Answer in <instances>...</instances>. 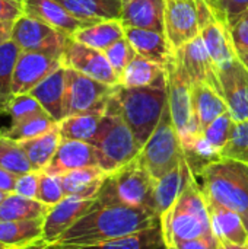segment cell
Returning a JSON list of instances; mask_svg holds the SVG:
<instances>
[{
  "mask_svg": "<svg viewBox=\"0 0 248 249\" xmlns=\"http://www.w3.org/2000/svg\"><path fill=\"white\" fill-rule=\"evenodd\" d=\"M159 226L152 210L121 204H96L70 226L50 249H70L124 238Z\"/></svg>",
  "mask_w": 248,
  "mask_h": 249,
  "instance_id": "6da1fadb",
  "label": "cell"
},
{
  "mask_svg": "<svg viewBox=\"0 0 248 249\" xmlns=\"http://www.w3.org/2000/svg\"><path fill=\"white\" fill-rule=\"evenodd\" d=\"M167 102V80L143 88H124L117 85L107 109L115 111L124 118L142 149L159 124Z\"/></svg>",
  "mask_w": 248,
  "mask_h": 249,
  "instance_id": "7a4b0ae2",
  "label": "cell"
},
{
  "mask_svg": "<svg viewBox=\"0 0 248 249\" xmlns=\"http://www.w3.org/2000/svg\"><path fill=\"white\" fill-rule=\"evenodd\" d=\"M159 225L164 245L213 233L208 204L193 171L174 204L159 216Z\"/></svg>",
  "mask_w": 248,
  "mask_h": 249,
  "instance_id": "3957f363",
  "label": "cell"
},
{
  "mask_svg": "<svg viewBox=\"0 0 248 249\" xmlns=\"http://www.w3.org/2000/svg\"><path fill=\"white\" fill-rule=\"evenodd\" d=\"M205 200L238 213L248 229V169L234 160H216L194 174Z\"/></svg>",
  "mask_w": 248,
  "mask_h": 249,
  "instance_id": "277c9868",
  "label": "cell"
},
{
  "mask_svg": "<svg viewBox=\"0 0 248 249\" xmlns=\"http://www.w3.org/2000/svg\"><path fill=\"white\" fill-rule=\"evenodd\" d=\"M95 203L142 207L156 213L155 179L140 162L139 155L127 165L107 175Z\"/></svg>",
  "mask_w": 248,
  "mask_h": 249,
  "instance_id": "5b68a950",
  "label": "cell"
},
{
  "mask_svg": "<svg viewBox=\"0 0 248 249\" xmlns=\"http://www.w3.org/2000/svg\"><path fill=\"white\" fill-rule=\"evenodd\" d=\"M91 144L96 149L99 166L108 174L132 162L142 150L129 124L118 112L111 109L105 111Z\"/></svg>",
  "mask_w": 248,
  "mask_h": 249,
  "instance_id": "8992f818",
  "label": "cell"
},
{
  "mask_svg": "<svg viewBox=\"0 0 248 249\" xmlns=\"http://www.w3.org/2000/svg\"><path fill=\"white\" fill-rule=\"evenodd\" d=\"M167 70V88H168V105L172 123L180 134L184 150L189 149L200 136L194 112L191 88L193 82L186 71L177 53L165 66Z\"/></svg>",
  "mask_w": 248,
  "mask_h": 249,
  "instance_id": "52a82bcc",
  "label": "cell"
},
{
  "mask_svg": "<svg viewBox=\"0 0 248 249\" xmlns=\"http://www.w3.org/2000/svg\"><path fill=\"white\" fill-rule=\"evenodd\" d=\"M186 158L180 134L172 123L170 105L167 102L159 124L145 143L139 153V159L148 169L151 177L158 181L172 171Z\"/></svg>",
  "mask_w": 248,
  "mask_h": 249,
  "instance_id": "ba28073f",
  "label": "cell"
},
{
  "mask_svg": "<svg viewBox=\"0 0 248 249\" xmlns=\"http://www.w3.org/2000/svg\"><path fill=\"white\" fill-rule=\"evenodd\" d=\"M114 88L66 67L64 117L91 111H107Z\"/></svg>",
  "mask_w": 248,
  "mask_h": 249,
  "instance_id": "9c48e42d",
  "label": "cell"
},
{
  "mask_svg": "<svg viewBox=\"0 0 248 249\" xmlns=\"http://www.w3.org/2000/svg\"><path fill=\"white\" fill-rule=\"evenodd\" d=\"M70 38L26 13L13 23L12 31V41L22 51L63 53Z\"/></svg>",
  "mask_w": 248,
  "mask_h": 249,
  "instance_id": "30bf717a",
  "label": "cell"
},
{
  "mask_svg": "<svg viewBox=\"0 0 248 249\" xmlns=\"http://www.w3.org/2000/svg\"><path fill=\"white\" fill-rule=\"evenodd\" d=\"M60 67H63V53L22 51L13 71L12 96L29 93L37 85Z\"/></svg>",
  "mask_w": 248,
  "mask_h": 249,
  "instance_id": "8fae6325",
  "label": "cell"
},
{
  "mask_svg": "<svg viewBox=\"0 0 248 249\" xmlns=\"http://www.w3.org/2000/svg\"><path fill=\"white\" fill-rule=\"evenodd\" d=\"M164 34L174 51L200 36L196 0H165Z\"/></svg>",
  "mask_w": 248,
  "mask_h": 249,
  "instance_id": "7c38bea8",
  "label": "cell"
},
{
  "mask_svg": "<svg viewBox=\"0 0 248 249\" xmlns=\"http://www.w3.org/2000/svg\"><path fill=\"white\" fill-rule=\"evenodd\" d=\"M63 66L75 69L110 86H117L120 83V76L110 64L104 51L83 45L73 38H70V41L64 47Z\"/></svg>",
  "mask_w": 248,
  "mask_h": 249,
  "instance_id": "4fadbf2b",
  "label": "cell"
},
{
  "mask_svg": "<svg viewBox=\"0 0 248 249\" xmlns=\"http://www.w3.org/2000/svg\"><path fill=\"white\" fill-rule=\"evenodd\" d=\"M218 77L221 93L232 120L235 123L248 120V70L238 55L232 61L218 67Z\"/></svg>",
  "mask_w": 248,
  "mask_h": 249,
  "instance_id": "5bb4252c",
  "label": "cell"
},
{
  "mask_svg": "<svg viewBox=\"0 0 248 249\" xmlns=\"http://www.w3.org/2000/svg\"><path fill=\"white\" fill-rule=\"evenodd\" d=\"M96 198L64 197L58 204L53 206L44 219L42 238L47 245H53L70 226L85 216L94 206Z\"/></svg>",
  "mask_w": 248,
  "mask_h": 249,
  "instance_id": "9a60e30c",
  "label": "cell"
},
{
  "mask_svg": "<svg viewBox=\"0 0 248 249\" xmlns=\"http://www.w3.org/2000/svg\"><path fill=\"white\" fill-rule=\"evenodd\" d=\"M89 166H99L98 153L94 144L80 140H61L54 158L44 172L50 175H63Z\"/></svg>",
  "mask_w": 248,
  "mask_h": 249,
  "instance_id": "2e32d148",
  "label": "cell"
},
{
  "mask_svg": "<svg viewBox=\"0 0 248 249\" xmlns=\"http://www.w3.org/2000/svg\"><path fill=\"white\" fill-rule=\"evenodd\" d=\"M175 53L180 57L193 83H206L221 92L218 67L212 61L202 36L190 41Z\"/></svg>",
  "mask_w": 248,
  "mask_h": 249,
  "instance_id": "e0dca14e",
  "label": "cell"
},
{
  "mask_svg": "<svg viewBox=\"0 0 248 249\" xmlns=\"http://www.w3.org/2000/svg\"><path fill=\"white\" fill-rule=\"evenodd\" d=\"M164 12L165 0H123L120 20L123 26L164 34Z\"/></svg>",
  "mask_w": 248,
  "mask_h": 249,
  "instance_id": "ac0fdd59",
  "label": "cell"
},
{
  "mask_svg": "<svg viewBox=\"0 0 248 249\" xmlns=\"http://www.w3.org/2000/svg\"><path fill=\"white\" fill-rule=\"evenodd\" d=\"M124 36L134 48L136 54L165 67L174 57L175 51L171 48L165 34L151 29L124 26Z\"/></svg>",
  "mask_w": 248,
  "mask_h": 249,
  "instance_id": "d6986e66",
  "label": "cell"
},
{
  "mask_svg": "<svg viewBox=\"0 0 248 249\" xmlns=\"http://www.w3.org/2000/svg\"><path fill=\"white\" fill-rule=\"evenodd\" d=\"M23 3L26 15L37 18L38 20L66 34L67 36H73L79 29L89 26L70 15L56 0H23Z\"/></svg>",
  "mask_w": 248,
  "mask_h": 249,
  "instance_id": "ffe728a7",
  "label": "cell"
},
{
  "mask_svg": "<svg viewBox=\"0 0 248 249\" xmlns=\"http://www.w3.org/2000/svg\"><path fill=\"white\" fill-rule=\"evenodd\" d=\"M208 210L212 223V232L221 242L248 245V229L243 217L231 209L213 201H208Z\"/></svg>",
  "mask_w": 248,
  "mask_h": 249,
  "instance_id": "44dd1931",
  "label": "cell"
},
{
  "mask_svg": "<svg viewBox=\"0 0 248 249\" xmlns=\"http://www.w3.org/2000/svg\"><path fill=\"white\" fill-rule=\"evenodd\" d=\"M64 92H66V67H60L37 85L29 93L41 104L45 112L60 123L64 118Z\"/></svg>",
  "mask_w": 248,
  "mask_h": 249,
  "instance_id": "7402d4cb",
  "label": "cell"
},
{
  "mask_svg": "<svg viewBox=\"0 0 248 249\" xmlns=\"http://www.w3.org/2000/svg\"><path fill=\"white\" fill-rule=\"evenodd\" d=\"M191 99L193 112L200 134L210 123L229 111L222 93L206 83H193Z\"/></svg>",
  "mask_w": 248,
  "mask_h": 249,
  "instance_id": "603a6c76",
  "label": "cell"
},
{
  "mask_svg": "<svg viewBox=\"0 0 248 249\" xmlns=\"http://www.w3.org/2000/svg\"><path fill=\"white\" fill-rule=\"evenodd\" d=\"M70 15L94 25L104 20H120L123 0H56Z\"/></svg>",
  "mask_w": 248,
  "mask_h": 249,
  "instance_id": "cb8c5ba5",
  "label": "cell"
},
{
  "mask_svg": "<svg viewBox=\"0 0 248 249\" xmlns=\"http://www.w3.org/2000/svg\"><path fill=\"white\" fill-rule=\"evenodd\" d=\"M107 175L108 172H105L102 168L89 166L75 169L58 177L66 197L70 196L79 198H96Z\"/></svg>",
  "mask_w": 248,
  "mask_h": 249,
  "instance_id": "d4e9b609",
  "label": "cell"
},
{
  "mask_svg": "<svg viewBox=\"0 0 248 249\" xmlns=\"http://www.w3.org/2000/svg\"><path fill=\"white\" fill-rule=\"evenodd\" d=\"M200 36L216 67H221L237 58V50L229 26L221 19L216 18L212 23L205 26L200 31Z\"/></svg>",
  "mask_w": 248,
  "mask_h": 249,
  "instance_id": "484cf974",
  "label": "cell"
},
{
  "mask_svg": "<svg viewBox=\"0 0 248 249\" xmlns=\"http://www.w3.org/2000/svg\"><path fill=\"white\" fill-rule=\"evenodd\" d=\"M44 219L0 220V244L7 248H28L44 242Z\"/></svg>",
  "mask_w": 248,
  "mask_h": 249,
  "instance_id": "4316f807",
  "label": "cell"
},
{
  "mask_svg": "<svg viewBox=\"0 0 248 249\" xmlns=\"http://www.w3.org/2000/svg\"><path fill=\"white\" fill-rule=\"evenodd\" d=\"M191 171L193 169L184 158L178 166H175L172 171H170L162 178L155 181V206L156 213L159 216L174 204V201L183 191L184 184Z\"/></svg>",
  "mask_w": 248,
  "mask_h": 249,
  "instance_id": "83f0119b",
  "label": "cell"
},
{
  "mask_svg": "<svg viewBox=\"0 0 248 249\" xmlns=\"http://www.w3.org/2000/svg\"><path fill=\"white\" fill-rule=\"evenodd\" d=\"M61 143L58 124L50 131L28 140L19 142L34 171H44L54 158Z\"/></svg>",
  "mask_w": 248,
  "mask_h": 249,
  "instance_id": "f1b7e54d",
  "label": "cell"
},
{
  "mask_svg": "<svg viewBox=\"0 0 248 249\" xmlns=\"http://www.w3.org/2000/svg\"><path fill=\"white\" fill-rule=\"evenodd\" d=\"M164 80H167L165 67L136 54L123 71L118 85L124 88H143L161 83Z\"/></svg>",
  "mask_w": 248,
  "mask_h": 249,
  "instance_id": "f546056e",
  "label": "cell"
},
{
  "mask_svg": "<svg viewBox=\"0 0 248 249\" xmlns=\"http://www.w3.org/2000/svg\"><path fill=\"white\" fill-rule=\"evenodd\" d=\"M72 38L91 48L105 51L114 42L124 38V26L121 20H104L79 29Z\"/></svg>",
  "mask_w": 248,
  "mask_h": 249,
  "instance_id": "4dcf8cb0",
  "label": "cell"
},
{
  "mask_svg": "<svg viewBox=\"0 0 248 249\" xmlns=\"http://www.w3.org/2000/svg\"><path fill=\"white\" fill-rule=\"evenodd\" d=\"M105 111H91L64 117L58 123L61 140H80L88 142L95 137Z\"/></svg>",
  "mask_w": 248,
  "mask_h": 249,
  "instance_id": "1f68e13d",
  "label": "cell"
},
{
  "mask_svg": "<svg viewBox=\"0 0 248 249\" xmlns=\"http://www.w3.org/2000/svg\"><path fill=\"white\" fill-rule=\"evenodd\" d=\"M50 210L51 206L44 204L37 198H26L16 193H10L0 204V220L45 219Z\"/></svg>",
  "mask_w": 248,
  "mask_h": 249,
  "instance_id": "d6a6232c",
  "label": "cell"
},
{
  "mask_svg": "<svg viewBox=\"0 0 248 249\" xmlns=\"http://www.w3.org/2000/svg\"><path fill=\"white\" fill-rule=\"evenodd\" d=\"M162 245H164V241H162V232H161V225H159V226L124 236V238L70 249H159Z\"/></svg>",
  "mask_w": 248,
  "mask_h": 249,
  "instance_id": "836d02e7",
  "label": "cell"
},
{
  "mask_svg": "<svg viewBox=\"0 0 248 249\" xmlns=\"http://www.w3.org/2000/svg\"><path fill=\"white\" fill-rule=\"evenodd\" d=\"M20 53L22 50L12 39L0 45V111L12 98V79Z\"/></svg>",
  "mask_w": 248,
  "mask_h": 249,
  "instance_id": "e575fe53",
  "label": "cell"
},
{
  "mask_svg": "<svg viewBox=\"0 0 248 249\" xmlns=\"http://www.w3.org/2000/svg\"><path fill=\"white\" fill-rule=\"evenodd\" d=\"M58 123L56 120H53L47 112H39L35 114L15 125H12L10 128H7L3 136L16 140V142H22V140H28V139H34L38 137L47 131H50L51 128H54Z\"/></svg>",
  "mask_w": 248,
  "mask_h": 249,
  "instance_id": "d590c367",
  "label": "cell"
},
{
  "mask_svg": "<svg viewBox=\"0 0 248 249\" xmlns=\"http://www.w3.org/2000/svg\"><path fill=\"white\" fill-rule=\"evenodd\" d=\"M0 166L16 177L34 171L19 142L3 134H0Z\"/></svg>",
  "mask_w": 248,
  "mask_h": 249,
  "instance_id": "8d00e7d4",
  "label": "cell"
},
{
  "mask_svg": "<svg viewBox=\"0 0 248 249\" xmlns=\"http://www.w3.org/2000/svg\"><path fill=\"white\" fill-rule=\"evenodd\" d=\"M221 160H234L248 166V120L234 123L227 144L219 152Z\"/></svg>",
  "mask_w": 248,
  "mask_h": 249,
  "instance_id": "74e56055",
  "label": "cell"
},
{
  "mask_svg": "<svg viewBox=\"0 0 248 249\" xmlns=\"http://www.w3.org/2000/svg\"><path fill=\"white\" fill-rule=\"evenodd\" d=\"M39 112H45V109L41 107V104L31 93H23V95H13L9 99V102L6 104V107L0 111V117H3V115L9 117L7 128H10L12 125L18 124L35 114H39Z\"/></svg>",
  "mask_w": 248,
  "mask_h": 249,
  "instance_id": "f35d334b",
  "label": "cell"
},
{
  "mask_svg": "<svg viewBox=\"0 0 248 249\" xmlns=\"http://www.w3.org/2000/svg\"><path fill=\"white\" fill-rule=\"evenodd\" d=\"M234 120L228 112L222 114L221 117H218L213 123H210L205 131L200 134L205 142L215 150V152H221V149L227 144L229 136H231V130H232V125H234Z\"/></svg>",
  "mask_w": 248,
  "mask_h": 249,
  "instance_id": "ab89813d",
  "label": "cell"
},
{
  "mask_svg": "<svg viewBox=\"0 0 248 249\" xmlns=\"http://www.w3.org/2000/svg\"><path fill=\"white\" fill-rule=\"evenodd\" d=\"M64 197H66V194H64L63 185L60 181V177L58 175H50V174H45L42 171L41 178H39L37 200L53 207V206L58 204Z\"/></svg>",
  "mask_w": 248,
  "mask_h": 249,
  "instance_id": "60d3db41",
  "label": "cell"
},
{
  "mask_svg": "<svg viewBox=\"0 0 248 249\" xmlns=\"http://www.w3.org/2000/svg\"><path fill=\"white\" fill-rule=\"evenodd\" d=\"M105 55L110 61V64L113 66V69L115 70V73L121 77L123 71L126 70L127 64L133 60V57L136 55L134 48L132 47V44L127 41V38H121L117 42H114L110 48H107Z\"/></svg>",
  "mask_w": 248,
  "mask_h": 249,
  "instance_id": "b9f144b4",
  "label": "cell"
},
{
  "mask_svg": "<svg viewBox=\"0 0 248 249\" xmlns=\"http://www.w3.org/2000/svg\"><path fill=\"white\" fill-rule=\"evenodd\" d=\"M218 19L228 26L248 10V0H209Z\"/></svg>",
  "mask_w": 248,
  "mask_h": 249,
  "instance_id": "7bdbcfd3",
  "label": "cell"
},
{
  "mask_svg": "<svg viewBox=\"0 0 248 249\" xmlns=\"http://www.w3.org/2000/svg\"><path fill=\"white\" fill-rule=\"evenodd\" d=\"M42 171H31L28 174L19 175L16 178L15 190L13 193L26 197V198H37L38 187H39V178Z\"/></svg>",
  "mask_w": 248,
  "mask_h": 249,
  "instance_id": "ee69618b",
  "label": "cell"
},
{
  "mask_svg": "<svg viewBox=\"0 0 248 249\" xmlns=\"http://www.w3.org/2000/svg\"><path fill=\"white\" fill-rule=\"evenodd\" d=\"M231 36L237 51H248V10L229 25Z\"/></svg>",
  "mask_w": 248,
  "mask_h": 249,
  "instance_id": "f6af8a7d",
  "label": "cell"
},
{
  "mask_svg": "<svg viewBox=\"0 0 248 249\" xmlns=\"http://www.w3.org/2000/svg\"><path fill=\"white\" fill-rule=\"evenodd\" d=\"M219 241L218 238L212 235H206L196 239H187V241H177L168 245H164L165 249H218Z\"/></svg>",
  "mask_w": 248,
  "mask_h": 249,
  "instance_id": "bcb514c9",
  "label": "cell"
},
{
  "mask_svg": "<svg viewBox=\"0 0 248 249\" xmlns=\"http://www.w3.org/2000/svg\"><path fill=\"white\" fill-rule=\"evenodd\" d=\"M25 15L23 0H0V20L16 22Z\"/></svg>",
  "mask_w": 248,
  "mask_h": 249,
  "instance_id": "7dc6e473",
  "label": "cell"
},
{
  "mask_svg": "<svg viewBox=\"0 0 248 249\" xmlns=\"http://www.w3.org/2000/svg\"><path fill=\"white\" fill-rule=\"evenodd\" d=\"M196 9H197V16H199L200 31L216 19V15H215L213 7L210 6L209 0H196Z\"/></svg>",
  "mask_w": 248,
  "mask_h": 249,
  "instance_id": "c3c4849f",
  "label": "cell"
},
{
  "mask_svg": "<svg viewBox=\"0 0 248 249\" xmlns=\"http://www.w3.org/2000/svg\"><path fill=\"white\" fill-rule=\"evenodd\" d=\"M16 175H13L12 172L6 171L4 168L0 166V190L4 193H13L15 190V184H16Z\"/></svg>",
  "mask_w": 248,
  "mask_h": 249,
  "instance_id": "681fc988",
  "label": "cell"
},
{
  "mask_svg": "<svg viewBox=\"0 0 248 249\" xmlns=\"http://www.w3.org/2000/svg\"><path fill=\"white\" fill-rule=\"evenodd\" d=\"M12 31H13V22L0 20V45L12 39Z\"/></svg>",
  "mask_w": 248,
  "mask_h": 249,
  "instance_id": "f907efd6",
  "label": "cell"
},
{
  "mask_svg": "<svg viewBox=\"0 0 248 249\" xmlns=\"http://www.w3.org/2000/svg\"><path fill=\"white\" fill-rule=\"evenodd\" d=\"M218 249H248V245H235V244H228V242H221Z\"/></svg>",
  "mask_w": 248,
  "mask_h": 249,
  "instance_id": "816d5d0a",
  "label": "cell"
},
{
  "mask_svg": "<svg viewBox=\"0 0 248 249\" xmlns=\"http://www.w3.org/2000/svg\"><path fill=\"white\" fill-rule=\"evenodd\" d=\"M237 55H238V58L241 60V63L247 67L248 70V51H237Z\"/></svg>",
  "mask_w": 248,
  "mask_h": 249,
  "instance_id": "f5cc1de1",
  "label": "cell"
},
{
  "mask_svg": "<svg viewBox=\"0 0 248 249\" xmlns=\"http://www.w3.org/2000/svg\"><path fill=\"white\" fill-rule=\"evenodd\" d=\"M16 249H50V247H48L45 242H41V244H37V245H32V247H28V248H16Z\"/></svg>",
  "mask_w": 248,
  "mask_h": 249,
  "instance_id": "db71d44e",
  "label": "cell"
},
{
  "mask_svg": "<svg viewBox=\"0 0 248 249\" xmlns=\"http://www.w3.org/2000/svg\"><path fill=\"white\" fill-rule=\"evenodd\" d=\"M7 194H9V193H4V191H1V190H0V204L4 201V198L7 197Z\"/></svg>",
  "mask_w": 248,
  "mask_h": 249,
  "instance_id": "11a10c76",
  "label": "cell"
},
{
  "mask_svg": "<svg viewBox=\"0 0 248 249\" xmlns=\"http://www.w3.org/2000/svg\"><path fill=\"white\" fill-rule=\"evenodd\" d=\"M0 249H12V248H7V247H4V245H1V244H0Z\"/></svg>",
  "mask_w": 248,
  "mask_h": 249,
  "instance_id": "9f6ffc18",
  "label": "cell"
},
{
  "mask_svg": "<svg viewBox=\"0 0 248 249\" xmlns=\"http://www.w3.org/2000/svg\"><path fill=\"white\" fill-rule=\"evenodd\" d=\"M247 169H248V166H247Z\"/></svg>",
  "mask_w": 248,
  "mask_h": 249,
  "instance_id": "6f0895ef",
  "label": "cell"
}]
</instances>
